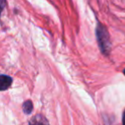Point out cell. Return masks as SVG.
<instances>
[{"instance_id": "obj_1", "label": "cell", "mask_w": 125, "mask_h": 125, "mask_svg": "<svg viewBox=\"0 0 125 125\" xmlns=\"http://www.w3.org/2000/svg\"><path fill=\"white\" fill-rule=\"evenodd\" d=\"M95 35L97 43L101 53L105 55H108L112 48V43L110 40V35L106 27L102 25L100 22H98L96 26Z\"/></svg>"}, {"instance_id": "obj_2", "label": "cell", "mask_w": 125, "mask_h": 125, "mask_svg": "<svg viewBox=\"0 0 125 125\" xmlns=\"http://www.w3.org/2000/svg\"><path fill=\"white\" fill-rule=\"evenodd\" d=\"M13 79L8 75H0V91H4L8 89L12 84Z\"/></svg>"}, {"instance_id": "obj_3", "label": "cell", "mask_w": 125, "mask_h": 125, "mask_svg": "<svg viewBox=\"0 0 125 125\" xmlns=\"http://www.w3.org/2000/svg\"><path fill=\"white\" fill-rule=\"evenodd\" d=\"M28 125H50L48 121L42 115H37L30 120Z\"/></svg>"}, {"instance_id": "obj_4", "label": "cell", "mask_w": 125, "mask_h": 125, "mask_svg": "<svg viewBox=\"0 0 125 125\" xmlns=\"http://www.w3.org/2000/svg\"><path fill=\"white\" fill-rule=\"evenodd\" d=\"M22 109H23L24 113L30 114L32 112V109H33L32 102H31V100H26V101L24 102L23 105H22Z\"/></svg>"}, {"instance_id": "obj_5", "label": "cell", "mask_w": 125, "mask_h": 125, "mask_svg": "<svg viewBox=\"0 0 125 125\" xmlns=\"http://www.w3.org/2000/svg\"><path fill=\"white\" fill-rule=\"evenodd\" d=\"M5 5H6V0H0V13L3 11Z\"/></svg>"}, {"instance_id": "obj_6", "label": "cell", "mask_w": 125, "mask_h": 125, "mask_svg": "<svg viewBox=\"0 0 125 125\" xmlns=\"http://www.w3.org/2000/svg\"><path fill=\"white\" fill-rule=\"evenodd\" d=\"M123 125H125V110L123 114Z\"/></svg>"}, {"instance_id": "obj_7", "label": "cell", "mask_w": 125, "mask_h": 125, "mask_svg": "<svg viewBox=\"0 0 125 125\" xmlns=\"http://www.w3.org/2000/svg\"><path fill=\"white\" fill-rule=\"evenodd\" d=\"M124 76H125V69L124 70Z\"/></svg>"}, {"instance_id": "obj_8", "label": "cell", "mask_w": 125, "mask_h": 125, "mask_svg": "<svg viewBox=\"0 0 125 125\" xmlns=\"http://www.w3.org/2000/svg\"><path fill=\"white\" fill-rule=\"evenodd\" d=\"M0 14H1V13H0Z\"/></svg>"}]
</instances>
